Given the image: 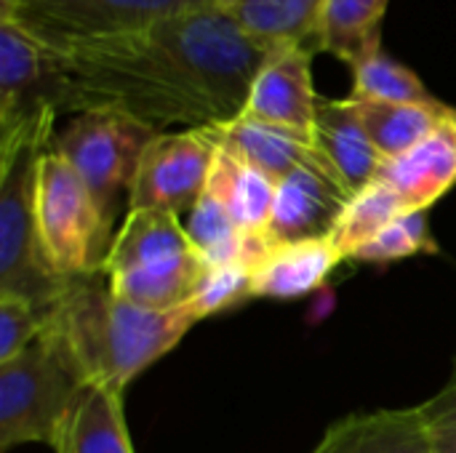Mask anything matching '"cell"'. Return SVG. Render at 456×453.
Wrapping results in <instances>:
<instances>
[{
    "label": "cell",
    "instance_id": "f546056e",
    "mask_svg": "<svg viewBox=\"0 0 456 453\" xmlns=\"http://www.w3.org/2000/svg\"><path fill=\"white\" fill-rule=\"evenodd\" d=\"M216 3V8H222V11H230V8H235V5H240V3H246V0H214Z\"/></svg>",
    "mask_w": 456,
    "mask_h": 453
},
{
    "label": "cell",
    "instance_id": "5b68a950",
    "mask_svg": "<svg viewBox=\"0 0 456 453\" xmlns=\"http://www.w3.org/2000/svg\"><path fill=\"white\" fill-rule=\"evenodd\" d=\"M35 227L40 254L59 280H77L102 272L112 246V222L56 152L45 150L37 166L35 187Z\"/></svg>",
    "mask_w": 456,
    "mask_h": 453
},
{
    "label": "cell",
    "instance_id": "6da1fadb",
    "mask_svg": "<svg viewBox=\"0 0 456 453\" xmlns=\"http://www.w3.org/2000/svg\"><path fill=\"white\" fill-rule=\"evenodd\" d=\"M53 53L61 72L59 112L115 109L160 133L238 117L270 51L227 11L203 8Z\"/></svg>",
    "mask_w": 456,
    "mask_h": 453
},
{
    "label": "cell",
    "instance_id": "7402d4cb",
    "mask_svg": "<svg viewBox=\"0 0 456 453\" xmlns=\"http://www.w3.org/2000/svg\"><path fill=\"white\" fill-rule=\"evenodd\" d=\"M390 0H326L318 51L342 59L347 67L382 48V21Z\"/></svg>",
    "mask_w": 456,
    "mask_h": 453
},
{
    "label": "cell",
    "instance_id": "603a6c76",
    "mask_svg": "<svg viewBox=\"0 0 456 453\" xmlns=\"http://www.w3.org/2000/svg\"><path fill=\"white\" fill-rule=\"evenodd\" d=\"M406 211L411 208L403 203V198L387 182L374 179L363 190L350 195L329 240L342 254V259H350L361 246L377 238L390 222H395Z\"/></svg>",
    "mask_w": 456,
    "mask_h": 453
},
{
    "label": "cell",
    "instance_id": "30bf717a",
    "mask_svg": "<svg viewBox=\"0 0 456 453\" xmlns=\"http://www.w3.org/2000/svg\"><path fill=\"white\" fill-rule=\"evenodd\" d=\"M59 88L56 53L19 24L0 19V142H8L45 107L59 112Z\"/></svg>",
    "mask_w": 456,
    "mask_h": 453
},
{
    "label": "cell",
    "instance_id": "5bb4252c",
    "mask_svg": "<svg viewBox=\"0 0 456 453\" xmlns=\"http://www.w3.org/2000/svg\"><path fill=\"white\" fill-rule=\"evenodd\" d=\"M377 179L387 182L411 211L430 208L446 195L456 184V112L403 155L382 160Z\"/></svg>",
    "mask_w": 456,
    "mask_h": 453
},
{
    "label": "cell",
    "instance_id": "f1b7e54d",
    "mask_svg": "<svg viewBox=\"0 0 456 453\" xmlns=\"http://www.w3.org/2000/svg\"><path fill=\"white\" fill-rule=\"evenodd\" d=\"M417 409L433 453H456V363L444 390Z\"/></svg>",
    "mask_w": 456,
    "mask_h": 453
},
{
    "label": "cell",
    "instance_id": "ffe728a7",
    "mask_svg": "<svg viewBox=\"0 0 456 453\" xmlns=\"http://www.w3.org/2000/svg\"><path fill=\"white\" fill-rule=\"evenodd\" d=\"M53 451L134 453V443L123 414V395L104 387L83 384L64 419Z\"/></svg>",
    "mask_w": 456,
    "mask_h": 453
},
{
    "label": "cell",
    "instance_id": "9a60e30c",
    "mask_svg": "<svg viewBox=\"0 0 456 453\" xmlns=\"http://www.w3.org/2000/svg\"><path fill=\"white\" fill-rule=\"evenodd\" d=\"M339 262L345 259L329 238L267 246L251 264V296L299 299L321 288Z\"/></svg>",
    "mask_w": 456,
    "mask_h": 453
},
{
    "label": "cell",
    "instance_id": "d4e9b609",
    "mask_svg": "<svg viewBox=\"0 0 456 453\" xmlns=\"http://www.w3.org/2000/svg\"><path fill=\"white\" fill-rule=\"evenodd\" d=\"M353 72V93L355 99H377V101H417L433 104L438 101L419 75L406 64L390 59L385 48H377L350 64Z\"/></svg>",
    "mask_w": 456,
    "mask_h": 453
},
{
    "label": "cell",
    "instance_id": "cb8c5ba5",
    "mask_svg": "<svg viewBox=\"0 0 456 453\" xmlns=\"http://www.w3.org/2000/svg\"><path fill=\"white\" fill-rule=\"evenodd\" d=\"M184 230L192 240V246L200 251V256L211 264H230V262H256V256L265 251L246 240V235L235 227L222 200L206 187L195 208L187 214Z\"/></svg>",
    "mask_w": 456,
    "mask_h": 453
},
{
    "label": "cell",
    "instance_id": "44dd1931",
    "mask_svg": "<svg viewBox=\"0 0 456 453\" xmlns=\"http://www.w3.org/2000/svg\"><path fill=\"white\" fill-rule=\"evenodd\" d=\"M361 125L366 128L369 139L379 150V155L398 158L414 144H419L425 136H430L446 117H452L456 109L444 104L441 99L433 104H417V101H377V99H355L347 96Z\"/></svg>",
    "mask_w": 456,
    "mask_h": 453
},
{
    "label": "cell",
    "instance_id": "83f0119b",
    "mask_svg": "<svg viewBox=\"0 0 456 453\" xmlns=\"http://www.w3.org/2000/svg\"><path fill=\"white\" fill-rule=\"evenodd\" d=\"M51 323V307L19 296H0V363L13 360L35 344Z\"/></svg>",
    "mask_w": 456,
    "mask_h": 453
},
{
    "label": "cell",
    "instance_id": "9c48e42d",
    "mask_svg": "<svg viewBox=\"0 0 456 453\" xmlns=\"http://www.w3.org/2000/svg\"><path fill=\"white\" fill-rule=\"evenodd\" d=\"M214 152L203 128L155 133L128 190V211L155 208L179 219L190 214L208 184Z\"/></svg>",
    "mask_w": 456,
    "mask_h": 453
},
{
    "label": "cell",
    "instance_id": "ac0fdd59",
    "mask_svg": "<svg viewBox=\"0 0 456 453\" xmlns=\"http://www.w3.org/2000/svg\"><path fill=\"white\" fill-rule=\"evenodd\" d=\"M206 187L222 200V206L227 208L235 227L246 235V240L259 248H267L265 238L275 200V182L259 168L240 160L238 155L216 147Z\"/></svg>",
    "mask_w": 456,
    "mask_h": 453
},
{
    "label": "cell",
    "instance_id": "4fadbf2b",
    "mask_svg": "<svg viewBox=\"0 0 456 453\" xmlns=\"http://www.w3.org/2000/svg\"><path fill=\"white\" fill-rule=\"evenodd\" d=\"M350 192L315 171H294L275 184L267 246L329 238Z\"/></svg>",
    "mask_w": 456,
    "mask_h": 453
},
{
    "label": "cell",
    "instance_id": "7c38bea8",
    "mask_svg": "<svg viewBox=\"0 0 456 453\" xmlns=\"http://www.w3.org/2000/svg\"><path fill=\"white\" fill-rule=\"evenodd\" d=\"M321 96L313 88V51L278 48L259 67L240 115L313 136Z\"/></svg>",
    "mask_w": 456,
    "mask_h": 453
},
{
    "label": "cell",
    "instance_id": "484cf974",
    "mask_svg": "<svg viewBox=\"0 0 456 453\" xmlns=\"http://www.w3.org/2000/svg\"><path fill=\"white\" fill-rule=\"evenodd\" d=\"M417 254H438V243L430 232L428 208L406 211L395 222H390L377 238H371L366 246H361L350 262H366V264H382V262H398Z\"/></svg>",
    "mask_w": 456,
    "mask_h": 453
},
{
    "label": "cell",
    "instance_id": "52a82bcc",
    "mask_svg": "<svg viewBox=\"0 0 456 453\" xmlns=\"http://www.w3.org/2000/svg\"><path fill=\"white\" fill-rule=\"evenodd\" d=\"M214 0H0V19L19 24L51 51L126 35Z\"/></svg>",
    "mask_w": 456,
    "mask_h": 453
},
{
    "label": "cell",
    "instance_id": "ba28073f",
    "mask_svg": "<svg viewBox=\"0 0 456 453\" xmlns=\"http://www.w3.org/2000/svg\"><path fill=\"white\" fill-rule=\"evenodd\" d=\"M158 131L115 109L77 112L64 131L53 133L56 150L86 182L107 219L118 214L120 195L131 190L144 147Z\"/></svg>",
    "mask_w": 456,
    "mask_h": 453
},
{
    "label": "cell",
    "instance_id": "2e32d148",
    "mask_svg": "<svg viewBox=\"0 0 456 453\" xmlns=\"http://www.w3.org/2000/svg\"><path fill=\"white\" fill-rule=\"evenodd\" d=\"M313 142L350 192H358L369 182H374L385 160L361 125L350 99L318 101Z\"/></svg>",
    "mask_w": 456,
    "mask_h": 453
},
{
    "label": "cell",
    "instance_id": "4316f807",
    "mask_svg": "<svg viewBox=\"0 0 456 453\" xmlns=\"http://www.w3.org/2000/svg\"><path fill=\"white\" fill-rule=\"evenodd\" d=\"M251 264L254 262H230L208 267L203 283L187 304L192 318L200 323L208 315H216L243 299H251Z\"/></svg>",
    "mask_w": 456,
    "mask_h": 453
},
{
    "label": "cell",
    "instance_id": "7a4b0ae2",
    "mask_svg": "<svg viewBox=\"0 0 456 453\" xmlns=\"http://www.w3.org/2000/svg\"><path fill=\"white\" fill-rule=\"evenodd\" d=\"M198 320L187 307L158 312L115 296L102 272L69 280L51 307L48 331L56 336L83 384L118 395L168 355Z\"/></svg>",
    "mask_w": 456,
    "mask_h": 453
},
{
    "label": "cell",
    "instance_id": "e0dca14e",
    "mask_svg": "<svg viewBox=\"0 0 456 453\" xmlns=\"http://www.w3.org/2000/svg\"><path fill=\"white\" fill-rule=\"evenodd\" d=\"M313 453H433L419 409H385L337 422Z\"/></svg>",
    "mask_w": 456,
    "mask_h": 453
},
{
    "label": "cell",
    "instance_id": "8fae6325",
    "mask_svg": "<svg viewBox=\"0 0 456 453\" xmlns=\"http://www.w3.org/2000/svg\"><path fill=\"white\" fill-rule=\"evenodd\" d=\"M203 133L216 147L238 155L248 166L267 174L275 184L294 171H315V174H323L329 179H337L345 187V182L337 176V171L329 166V160L318 152L310 133H299V131H291L283 125L262 123V120H254L246 115H238L227 123L206 125Z\"/></svg>",
    "mask_w": 456,
    "mask_h": 453
},
{
    "label": "cell",
    "instance_id": "277c9868",
    "mask_svg": "<svg viewBox=\"0 0 456 453\" xmlns=\"http://www.w3.org/2000/svg\"><path fill=\"white\" fill-rule=\"evenodd\" d=\"M208 267L179 216L139 208L126 211L102 275L123 302L171 312L190 304Z\"/></svg>",
    "mask_w": 456,
    "mask_h": 453
},
{
    "label": "cell",
    "instance_id": "8992f818",
    "mask_svg": "<svg viewBox=\"0 0 456 453\" xmlns=\"http://www.w3.org/2000/svg\"><path fill=\"white\" fill-rule=\"evenodd\" d=\"M80 390V374L45 328L21 355L0 363V451L24 443L53 449Z\"/></svg>",
    "mask_w": 456,
    "mask_h": 453
},
{
    "label": "cell",
    "instance_id": "d6986e66",
    "mask_svg": "<svg viewBox=\"0 0 456 453\" xmlns=\"http://www.w3.org/2000/svg\"><path fill=\"white\" fill-rule=\"evenodd\" d=\"M326 0H246L230 19L265 51L307 48L318 53Z\"/></svg>",
    "mask_w": 456,
    "mask_h": 453
},
{
    "label": "cell",
    "instance_id": "3957f363",
    "mask_svg": "<svg viewBox=\"0 0 456 453\" xmlns=\"http://www.w3.org/2000/svg\"><path fill=\"white\" fill-rule=\"evenodd\" d=\"M56 109L45 107L8 142H0V296L53 307L69 280H59L37 243L35 187L43 152L53 142Z\"/></svg>",
    "mask_w": 456,
    "mask_h": 453
}]
</instances>
